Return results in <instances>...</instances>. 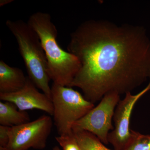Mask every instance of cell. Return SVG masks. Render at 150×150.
Segmentation results:
<instances>
[{"mask_svg": "<svg viewBox=\"0 0 150 150\" xmlns=\"http://www.w3.org/2000/svg\"><path fill=\"white\" fill-rule=\"evenodd\" d=\"M51 99L54 124L59 135L72 132L74 123L95 107L94 103L72 88L54 83L51 87Z\"/></svg>", "mask_w": 150, "mask_h": 150, "instance_id": "obj_4", "label": "cell"}, {"mask_svg": "<svg viewBox=\"0 0 150 150\" xmlns=\"http://www.w3.org/2000/svg\"><path fill=\"white\" fill-rule=\"evenodd\" d=\"M6 24L16 39L28 78L38 88L51 98L47 59L37 34L27 22L22 20L8 19Z\"/></svg>", "mask_w": 150, "mask_h": 150, "instance_id": "obj_3", "label": "cell"}, {"mask_svg": "<svg viewBox=\"0 0 150 150\" xmlns=\"http://www.w3.org/2000/svg\"><path fill=\"white\" fill-rule=\"evenodd\" d=\"M27 77L19 68L11 67L3 60L0 61V93L19 91L24 87Z\"/></svg>", "mask_w": 150, "mask_h": 150, "instance_id": "obj_9", "label": "cell"}, {"mask_svg": "<svg viewBox=\"0 0 150 150\" xmlns=\"http://www.w3.org/2000/svg\"><path fill=\"white\" fill-rule=\"evenodd\" d=\"M131 142L123 150H150V135L132 130Z\"/></svg>", "mask_w": 150, "mask_h": 150, "instance_id": "obj_12", "label": "cell"}, {"mask_svg": "<svg viewBox=\"0 0 150 150\" xmlns=\"http://www.w3.org/2000/svg\"><path fill=\"white\" fill-rule=\"evenodd\" d=\"M8 126H0V149L5 148L10 140V129Z\"/></svg>", "mask_w": 150, "mask_h": 150, "instance_id": "obj_14", "label": "cell"}, {"mask_svg": "<svg viewBox=\"0 0 150 150\" xmlns=\"http://www.w3.org/2000/svg\"><path fill=\"white\" fill-rule=\"evenodd\" d=\"M28 23L40 39L47 59L48 74L53 83L69 87L81 68L76 56L64 50L57 41L58 31L50 14L38 11Z\"/></svg>", "mask_w": 150, "mask_h": 150, "instance_id": "obj_2", "label": "cell"}, {"mask_svg": "<svg viewBox=\"0 0 150 150\" xmlns=\"http://www.w3.org/2000/svg\"><path fill=\"white\" fill-rule=\"evenodd\" d=\"M149 82L142 91L135 95L131 92L126 94L122 100H120L115 108L113 121L114 129L109 133L108 143L115 150H123L131 142L132 129H130V120L132 111L137 101L150 90Z\"/></svg>", "mask_w": 150, "mask_h": 150, "instance_id": "obj_7", "label": "cell"}, {"mask_svg": "<svg viewBox=\"0 0 150 150\" xmlns=\"http://www.w3.org/2000/svg\"><path fill=\"white\" fill-rule=\"evenodd\" d=\"M12 0H1L0 1V6L2 7L12 2Z\"/></svg>", "mask_w": 150, "mask_h": 150, "instance_id": "obj_15", "label": "cell"}, {"mask_svg": "<svg viewBox=\"0 0 150 150\" xmlns=\"http://www.w3.org/2000/svg\"><path fill=\"white\" fill-rule=\"evenodd\" d=\"M73 132L81 150H115L108 148L96 136L90 132L85 131Z\"/></svg>", "mask_w": 150, "mask_h": 150, "instance_id": "obj_11", "label": "cell"}, {"mask_svg": "<svg viewBox=\"0 0 150 150\" xmlns=\"http://www.w3.org/2000/svg\"><path fill=\"white\" fill-rule=\"evenodd\" d=\"M52 126L51 117L43 115L34 121L11 127L8 144L0 150L43 149L46 147Z\"/></svg>", "mask_w": 150, "mask_h": 150, "instance_id": "obj_6", "label": "cell"}, {"mask_svg": "<svg viewBox=\"0 0 150 150\" xmlns=\"http://www.w3.org/2000/svg\"><path fill=\"white\" fill-rule=\"evenodd\" d=\"M0 99L13 103L20 111L38 109L52 116L54 113V106L51 98L38 91L28 76L25 85L21 90L14 93H0Z\"/></svg>", "mask_w": 150, "mask_h": 150, "instance_id": "obj_8", "label": "cell"}, {"mask_svg": "<svg viewBox=\"0 0 150 150\" xmlns=\"http://www.w3.org/2000/svg\"><path fill=\"white\" fill-rule=\"evenodd\" d=\"M30 121L29 115L25 111H20L12 103L0 102V124L10 127L16 126Z\"/></svg>", "mask_w": 150, "mask_h": 150, "instance_id": "obj_10", "label": "cell"}, {"mask_svg": "<svg viewBox=\"0 0 150 150\" xmlns=\"http://www.w3.org/2000/svg\"><path fill=\"white\" fill-rule=\"evenodd\" d=\"M120 100V95L117 93L106 94L99 104L74 123L72 131H88L96 136L105 145L108 144V135L114 129L112 119Z\"/></svg>", "mask_w": 150, "mask_h": 150, "instance_id": "obj_5", "label": "cell"}, {"mask_svg": "<svg viewBox=\"0 0 150 150\" xmlns=\"http://www.w3.org/2000/svg\"><path fill=\"white\" fill-rule=\"evenodd\" d=\"M67 50L81 63L69 87L93 103L109 93L131 92L150 78V40L141 26L87 21L71 33Z\"/></svg>", "mask_w": 150, "mask_h": 150, "instance_id": "obj_1", "label": "cell"}, {"mask_svg": "<svg viewBox=\"0 0 150 150\" xmlns=\"http://www.w3.org/2000/svg\"><path fill=\"white\" fill-rule=\"evenodd\" d=\"M62 150H81L74 132L55 137Z\"/></svg>", "mask_w": 150, "mask_h": 150, "instance_id": "obj_13", "label": "cell"}, {"mask_svg": "<svg viewBox=\"0 0 150 150\" xmlns=\"http://www.w3.org/2000/svg\"><path fill=\"white\" fill-rule=\"evenodd\" d=\"M53 150H62L60 149V148L59 147L57 146H56L54 147V148L53 149Z\"/></svg>", "mask_w": 150, "mask_h": 150, "instance_id": "obj_16", "label": "cell"}]
</instances>
